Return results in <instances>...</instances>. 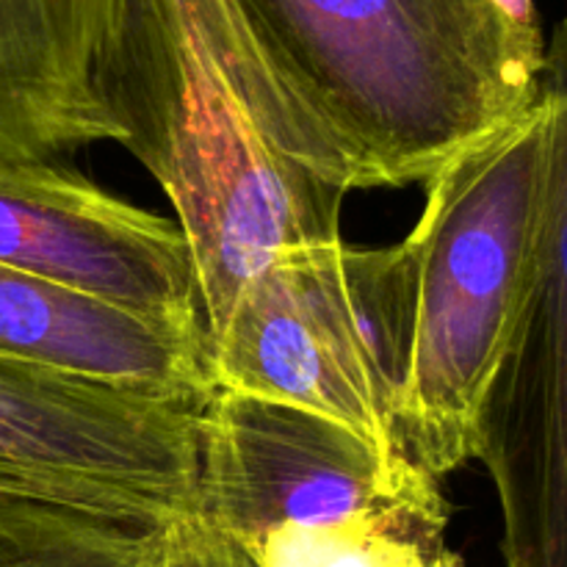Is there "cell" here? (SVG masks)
Returning a JSON list of instances; mask_svg holds the SVG:
<instances>
[{
	"mask_svg": "<svg viewBox=\"0 0 567 567\" xmlns=\"http://www.w3.org/2000/svg\"><path fill=\"white\" fill-rule=\"evenodd\" d=\"M199 410L0 358V491L194 515Z\"/></svg>",
	"mask_w": 567,
	"mask_h": 567,
	"instance_id": "8992f818",
	"label": "cell"
},
{
	"mask_svg": "<svg viewBox=\"0 0 567 567\" xmlns=\"http://www.w3.org/2000/svg\"><path fill=\"white\" fill-rule=\"evenodd\" d=\"M540 97L551 111L546 208L476 446L502 509L504 567H567V17L546 42Z\"/></svg>",
	"mask_w": 567,
	"mask_h": 567,
	"instance_id": "5b68a950",
	"label": "cell"
},
{
	"mask_svg": "<svg viewBox=\"0 0 567 567\" xmlns=\"http://www.w3.org/2000/svg\"><path fill=\"white\" fill-rule=\"evenodd\" d=\"M421 474L324 415L214 388L199 410L194 515L249 546L277 526L360 513Z\"/></svg>",
	"mask_w": 567,
	"mask_h": 567,
	"instance_id": "52a82bcc",
	"label": "cell"
},
{
	"mask_svg": "<svg viewBox=\"0 0 567 567\" xmlns=\"http://www.w3.org/2000/svg\"><path fill=\"white\" fill-rule=\"evenodd\" d=\"M161 567H258L233 537L205 524L197 515H183L166 526Z\"/></svg>",
	"mask_w": 567,
	"mask_h": 567,
	"instance_id": "4fadbf2b",
	"label": "cell"
},
{
	"mask_svg": "<svg viewBox=\"0 0 567 567\" xmlns=\"http://www.w3.org/2000/svg\"><path fill=\"white\" fill-rule=\"evenodd\" d=\"M0 264L205 338L175 221L61 164L0 158Z\"/></svg>",
	"mask_w": 567,
	"mask_h": 567,
	"instance_id": "ba28073f",
	"label": "cell"
},
{
	"mask_svg": "<svg viewBox=\"0 0 567 567\" xmlns=\"http://www.w3.org/2000/svg\"><path fill=\"white\" fill-rule=\"evenodd\" d=\"M413 319L402 241L286 249L244 286L205 343L210 382L324 415L388 457H408L399 408Z\"/></svg>",
	"mask_w": 567,
	"mask_h": 567,
	"instance_id": "277c9868",
	"label": "cell"
},
{
	"mask_svg": "<svg viewBox=\"0 0 567 567\" xmlns=\"http://www.w3.org/2000/svg\"><path fill=\"white\" fill-rule=\"evenodd\" d=\"M548 158L551 111L537 97L424 183V210L402 241L415 319L399 435L437 482L476 460L482 408L535 264Z\"/></svg>",
	"mask_w": 567,
	"mask_h": 567,
	"instance_id": "3957f363",
	"label": "cell"
},
{
	"mask_svg": "<svg viewBox=\"0 0 567 567\" xmlns=\"http://www.w3.org/2000/svg\"><path fill=\"white\" fill-rule=\"evenodd\" d=\"M365 188L426 183L540 97L535 0H236Z\"/></svg>",
	"mask_w": 567,
	"mask_h": 567,
	"instance_id": "7a4b0ae2",
	"label": "cell"
},
{
	"mask_svg": "<svg viewBox=\"0 0 567 567\" xmlns=\"http://www.w3.org/2000/svg\"><path fill=\"white\" fill-rule=\"evenodd\" d=\"M0 358L205 404V338L0 264Z\"/></svg>",
	"mask_w": 567,
	"mask_h": 567,
	"instance_id": "9c48e42d",
	"label": "cell"
},
{
	"mask_svg": "<svg viewBox=\"0 0 567 567\" xmlns=\"http://www.w3.org/2000/svg\"><path fill=\"white\" fill-rule=\"evenodd\" d=\"M105 0H0V158L61 164L114 142L92 89Z\"/></svg>",
	"mask_w": 567,
	"mask_h": 567,
	"instance_id": "30bf717a",
	"label": "cell"
},
{
	"mask_svg": "<svg viewBox=\"0 0 567 567\" xmlns=\"http://www.w3.org/2000/svg\"><path fill=\"white\" fill-rule=\"evenodd\" d=\"M172 520L0 491V567H161Z\"/></svg>",
	"mask_w": 567,
	"mask_h": 567,
	"instance_id": "7c38bea8",
	"label": "cell"
},
{
	"mask_svg": "<svg viewBox=\"0 0 567 567\" xmlns=\"http://www.w3.org/2000/svg\"><path fill=\"white\" fill-rule=\"evenodd\" d=\"M92 89L175 208L205 343L277 255L341 238L343 199L365 188L236 0H105Z\"/></svg>",
	"mask_w": 567,
	"mask_h": 567,
	"instance_id": "6da1fadb",
	"label": "cell"
},
{
	"mask_svg": "<svg viewBox=\"0 0 567 567\" xmlns=\"http://www.w3.org/2000/svg\"><path fill=\"white\" fill-rule=\"evenodd\" d=\"M443 485L421 474L396 496L319 524L266 532L244 551L258 567H465L449 546Z\"/></svg>",
	"mask_w": 567,
	"mask_h": 567,
	"instance_id": "8fae6325",
	"label": "cell"
}]
</instances>
